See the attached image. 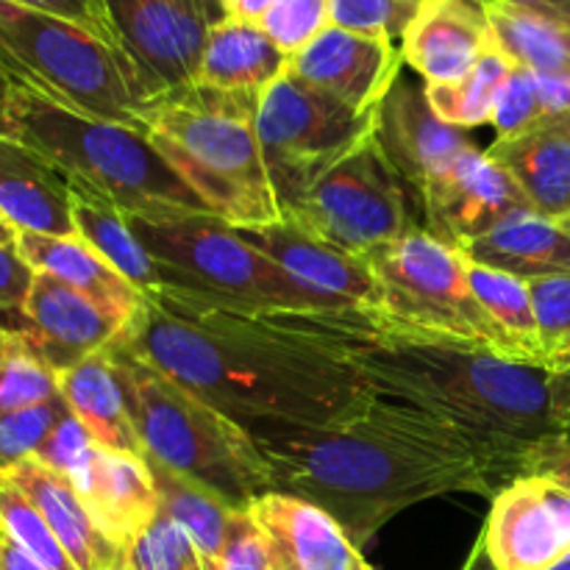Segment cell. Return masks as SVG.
<instances>
[{"instance_id":"cell-14","label":"cell","mask_w":570,"mask_h":570,"mask_svg":"<svg viewBox=\"0 0 570 570\" xmlns=\"http://www.w3.org/2000/svg\"><path fill=\"white\" fill-rule=\"evenodd\" d=\"M0 328L20 340L50 371L65 373L115 345L126 323L59 278L37 273L26 306L3 317Z\"/></svg>"},{"instance_id":"cell-4","label":"cell","mask_w":570,"mask_h":570,"mask_svg":"<svg viewBox=\"0 0 570 570\" xmlns=\"http://www.w3.org/2000/svg\"><path fill=\"white\" fill-rule=\"evenodd\" d=\"M250 95L189 87L159 95L142 134L181 181L234 228L273 226L284 217L256 134Z\"/></svg>"},{"instance_id":"cell-43","label":"cell","mask_w":570,"mask_h":570,"mask_svg":"<svg viewBox=\"0 0 570 570\" xmlns=\"http://www.w3.org/2000/svg\"><path fill=\"white\" fill-rule=\"evenodd\" d=\"M11 3H20L26 9L59 17V20H67L72 26L83 28V31L95 33L104 42L122 48L120 33L115 28V17H111L109 9V0H11Z\"/></svg>"},{"instance_id":"cell-16","label":"cell","mask_w":570,"mask_h":570,"mask_svg":"<svg viewBox=\"0 0 570 570\" xmlns=\"http://www.w3.org/2000/svg\"><path fill=\"white\" fill-rule=\"evenodd\" d=\"M404 67L401 45L328 26L304 50L289 56L287 70L348 109L376 111Z\"/></svg>"},{"instance_id":"cell-41","label":"cell","mask_w":570,"mask_h":570,"mask_svg":"<svg viewBox=\"0 0 570 570\" xmlns=\"http://www.w3.org/2000/svg\"><path fill=\"white\" fill-rule=\"evenodd\" d=\"M540 120H546V115L543 104H540L538 76L523 70V67H512L510 78H507L499 100H495L493 120H490L495 128V139L518 137V134L538 126Z\"/></svg>"},{"instance_id":"cell-48","label":"cell","mask_w":570,"mask_h":570,"mask_svg":"<svg viewBox=\"0 0 570 570\" xmlns=\"http://www.w3.org/2000/svg\"><path fill=\"white\" fill-rule=\"evenodd\" d=\"M557 382V406H560V432H562V449L570 445V367L554 371Z\"/></svg>"},{"instance_id":"cell-1","label":"cell","mask_w":570,"mask_h":570,"mask_svg":"<svg viewBox=\"0 0 570 570\" xmlns=\"http://www.w3.org/2000/svg\"><path fill=\"white\" fill-rule=\"evenodd\" d=\"M248 429L271 465L273 490L323 507L360 549L406 507L449 493L488 495L515 479L476 434L379 393L332 426Z\"/></svg>"},{"instance_id":"cell-33","label":"cell","mask_w":570,"mask_h":570,"mask_svg":"<svg viewBox=\"0 0 570 570\" xmlns=\"http://www.w3.org/2000/svg\"><path fill=\"white\" fill-rule=\"evenodd\" d=\"M512 65L493 48L479 59L465 78L451 83H426V98L434 115L454 128H476L493 120L495 100L510 78Z\"/></svg>"},{"instance_id":"cell-9","label":"cell","mask_w":570,"mask_h":570,"mask_svg":"<svg viewBox=\"0 0 570 570\" xmlns=\"http://www.w3.org/2000/svg\"><path fill=\"white\" fill-rule=\"evenodd\" d=\"M365 262L376 276L384 315L504 356L499 332L468 282L465 250L417 226L367 254Z\"/></svg>"},{"instance_id":"cell-31","label":"cell","mask_w":570,"mask_h":570,"mask_svg":"<svg viewBox=\"0 0 570 570\" xmlns=\"http://www.w3.org/2000/svg\"><path fill=\"white\" fill-rule=\"evenodd\" d=\"M490 28L495 50L512 67L534 76H570V26L538 11L490 0Z\"/></svg>"},{"instance_id":"cell-55","label":"cell","mask_w":570,"mask_h":570,"mask_svg":"<svg viewBox=\"0 0 570 570\" xmlns=\"http://www.w3.org/2000/svg\"><path fill=\"white\" fill-rule=\"evenodd\" d=\"M0 340H3V328H0Z\"/></svg>"},{"instance_id":"cell-53","label":"cell","mask_w":570,"mask_h":570,"mask_svg":"<svg viewBox=\"0 0 570 570\" xmlns=\"http://www.w3.org/2000/svg\"><path fill=\"white\" fill-rule=\"evenodd\" d=\"M462 570H484V566H482V560H479V557L473 554V557H471V562H468V566L462 568ZM551 570H570V554L566 557V560L560 562V566H554Z\"/></svg>"},{"instance_id":"cell-51","label":"cell","mask_w":570,"mask_h":570,"mask_svg":"<svg viewBox=\"0 0 570 570\" xmlns=\"http://www.w3.org/2000/svg\"><path fill=\"white\" fill-rule=\"evenodd\" d=\"M9 98H11V83L6 81V76L0 72V134H6V111H9Z\"/></svg>"},{"instance_id":"cell-29","label":"cell","mask_w":570,"mask_h":570,"mask_svg":"<svg viewBox=\"0 0 570 570\" xmlns=\"http://www.w3.org/2000/svg\"><path fill=\"white\" fill-rule=\"evenodd\" d=\"M72 193V220H76L78 237L98 250L126 282H131L139 293H159L165 287V273L159 262L145 250L134 228L128 226L126 215L109 200L89 195L83 189L70 187Z\"/></svg>"},{"instance_id":"cell-18","label":"cell","mask_w":570,"mask_h":570,"mask_svg":"<svg viewBox=\"0 0 570 570\" xmlns=\"http://www.w3.org/2000/svg\"><path fill=\"white\" fill-rule=\"evenodd\" d=\"M67 479L100 532L122 551L137 543L161 510L159 490L145 456L92 445Z\"/></svg>"},{"instance_id":"cell-37","label":"cell","mask_w":570,"mask_h":570,"mask_svg":"<svg viewBox=\"0 0 570 570\" xmlns=\"http://www.w3.org/2000/svg\"><path fill=\"white\" fill-rule=\"evenodd\" d=\"M65 399L45 401V404L26 406V410L0 415V476L17 468L20 462L33 460L39 445L48 440L56 423L67 415Z\"/></svg>"},{"instance_id":"cell-19","label":"cell","mask_w":570,"mask_h":570,"mask_svg":"<svg viewBox=\"0 0 570 570\" xmlns=\"http://www.w3.org/2000/svg\"><path fill=\"white\" fill-rule=\"evenodd\" d=\"M248 510L265 532L276 570H373L337 518L312 501L271 490Z\"/></svg>"},{"instance_id":"cell-7","label":"cell","mask_w":570,"mask_h":570,"mask_svg":"<svg viewBox=\"0 0 570 570\" xmlns=\"http://www.w3.org/2000/svg\"><path fill=\"white\" fill-rule=\"evenodd\" d=\"M0 72L11 87L139 131L159 98L122 48L11 0H0Z\"/></svg>"},{"instance_id":"cell-5","label":"cell","mask_w":570,"mask_h":570,"mask_svg":"<svg viewBox=\"0 0 570 570\" xmlns=\"http://www.w3.org/2000/svg\"><path fill=\"white\" fill-rule=\"evenodd\" d=\"M106 351L126 393L145 460L170 468L234 507H250V501L271 493V465L248 426L150 365L120 340Z\"/></svg>"},{"instance_id":"cell-50","label":"cell","mask_w":570,"mask_h":570,"mask_svg":"<svg viewBox=\"0 0 570 570\" xmlns=\"http://www.w3.org/2000/svg\"><path fill=\"white\" fill-rule=\"evenodd\" d=\"M273 3L276 0H226V11L228 17H237V20L259 22Z\"/></svg>"},{"instance_id":"cell-49","label":"cell","mask_w":570,"mask_h":570,"mask_svg":"<svg viewBox=\"0 0 570 570\" xmlns=\"http://www.w3.org/2000/svg\"><path fill=\"white\" fill-rule=\"evenodd\" d=\"M504 3L518 6V9L538 11V14L554 17V20H562L570 26V0H504Z\"/></svg>"},{"instance_id":"cell-32","label":"cell","mask_w":570,"mask_h":570,"mask_svg":"<svg viewBox=\"0 0 570 570\" xmlns=\"http://www.w3.org/2000/svg\"><path fill=\"white\" fill-rule=\"evenodd\" d=\"M148 465L150 473H154L156 490H159L161 512L187 532L200 562H204V570H217L234 512L243 510V507L228 504L226 499L215 495L212 490L178 476V473L159 465V462L148 460Z\"/></svg>"},{"instance_id":"cell-3","label":"cell","mask_w":570,"mask_h":570,"mask_svg":"<svg viewBox=\"0 0 570 570\" xmlns=\"http://www.w3.org/2000/svg\"><path fill=\"white\" fill-rule=\"evenodd\" d=\"M273 315L293 334L348 362L373 393L476 434L515 479L562 449L554 371L421 332L367 306Z\"/></svg>"},{"instance_id":"cell-12","label":"cell","mask_w":570,"mask_h":570,"mask_svg":"<svg viewBox=\"0 0 570 570\" xmlns=\"http://www.w3.org/2000/svg\"><path fill=\"white\" fill-rule=\"evenodd\" d=\"M126 53L156 95L189 89L209 31L228 11L220 0H109Z\"/></svg>"},{"instance_id":"cell-54","label":"cell","mask_w":570,"mask_h":570,"mask_svg":"<svg viewBox=\"0 0 570 570\" xmlns=\"http://www.w3.org/2000/svg\"><path fill=\"white\" fill-rule=\"evenodd\" d=\"M415 3H429V0H415Z\"/></svg>"},{"instance_id":"cell-39","label":"cell","mask_w":570,"mask_h":570,"mask_svg":"<svg viewBox=\"0 0 570 570\" xmlns=\"http://www.w3.org/2000/svg\"><path fill=\"white\" fill-rule=\"evenodd\" d=\"M126 566L131 570H204L193 540L161 510L126 551Z\"/></svg>"},{"instance_id":"cell-20","label":"cell","mask_w":570,"mask_h":570,"mask_svg":"<svg viewBox=\"0 0 570 570\" xmlns=\"http://www.w3.org/2000/svg\"><path fill=\"white\" fill-rule=\"evenodd\" d=\"M245 239L271 256L295 282L315 289L340 306H367L379 309V284L362 256L334 248L317 234L306 232L289 217L273 226L239 228Z\"/></svg>"},{"instance_id":"cell-17","label":"cell","mask_w":570,"mask_h":570,"mask_svg":"<svg viewBox=\"0 0 570 570\" xmlns=\"http://www.w3.org/2000/svg\"><path fill=\"white\" fill-rule=\"evenodd\" d=\"M376 137L395 170L417 195L460 156L476 148L462 128L449 126L434 115L426 87L406 81L404 72L379 106Z\"/></svg>"},{"instance_id":"cell-52","label":"cell","mask_w":570,"mask_h":570,"mask_svg":"<svg viewBox=\"0 0 570 570\" xmlns=\"http://www.w3.org/2000/svg\"><path fill=\"white\" fill-rule=\"evenodd\" d=\"M17 237H20V232H17V228L11 226V223L6 220L3 215H0V245H9V248H17Z\"/></svg>"},{"instance_id":"cell-36","label":"cell","mask_w":570,"mask_h":570,"mask_svg":"<svg viewBox=\"0 0 570 570\" xmlns=\"http://www.w3.org/2000/svg\"><path fill=\"white\" fill-rule=\"evenodd\" d=\"M546 371L570 367V276L529 282Z\"/></svg>"},{"instance_id":"cell-30","label":"cell","mask_w":570,"mask_h":570,"mask_svg":"<svg viewBox=\"0 0 570 570\" xmlns=\"http://www.w3.org/2000/svg\"><path fill=\"white\" fill-rule=\"evenodd\" d=\"M468 282L499 332L507 360L518 362V365L543 367V345H540L529 282L493 271V267L476 265L471 259H468Z\"/></svg>"},{"instance_id":"cell-34","label":"cell","mask_w":570,"mask_h":570,"mask_svg":"<svg viewBox=\"0 0 570 570\" xmlns=\"http://www.w3.org/2000/svg\"><path fill=\"white\" fill-rule=\"evenodd\" d=\"M0 534L20 546L26 554L48 570H78L76 562L59 543L53 529L48 527L37 507L14 488L6 476H0Z\"/></svg>"},{"instance_id":"cell-25","label":"cell","mask_w":570,"mask_h":570,"mask_svg":"<svg viewBox=\"0 0 570 570\" xmlns=\"http://www.w3.org/2000/svg\"><path fill=\"white\" fill-rule=\"evenodd\" d=\"M462 250L476 265L523 282L570 276V217H551L534 209L518 212Z\"/></svg>"},{"instance_id":"cell-38","label":"cell","mask_w":570,"mask_h":570,"mask_svg":"<svg viewBox=\"0 0 570 570\" xmlns=\"http://www.w3.org/2000/svg\"><path fill=\"white\" fill-rule=\"evenodd\" d=\"M421 6L415 0H332V26L401 45Z\"/></svg>"},{"instance_id":"cell-45","label":"cell","mask_w":570,"mask_h":570,"mask_svg":"<svg viewBox=\"0 0 570 570\" xmlns=\"http://www.w3.org/2000/svg\"><path fill=\"white\" fill-rule=\"evenodd\" d=\"M37 271L20 256V250L0 245V321L26 306Z\"/></svg>"},{"instance_id":"cell-8","label":"cell","mask_w":570,"mask_h":570,"mask_svg":"<svg viewBox=\"0 0 570 570\" xmlns=\"http://www.w3.org/2000/svg\"><path fill=\"white\" fill-rule=\"evenodd\" d=\"M128 226L165 273V287L198 289L248 309L326 312L343 309L295 282L271 256L248 243L239 228L217 215L159 212L126 215Z\"/></svg>"},{"instance_id":"cell-10","label":"cell","mask_w":570,"mask_h":570,"mask_svg":"<svg viewBox=\"0 0 570 570\" xmlns=\"http://www.w3.org/2000/svg\"><path fill=\"white\" fill-rule=\"evenodd\" d=\"M376 115L348 109L289 70L262 92L256 134L284 215L328 167L376 134Z\"/></svg>"},{"instance_id":"cell-28","label":"cell","mask_w":570,"mask_h":570,"mask_svg":"<svg viewBox=\"0 0 570 570\" xmlns=\"http://www.w3.org/2000/svg\"><path fill=\"white\" fill-rule=\"evenodd\" d=\"M59 393L95 445L117 454L145 456L109 351H100L59 373Z\"/></svg>"},{"instance_id":"cell-44","label":"cell","mask_w":570,"mask_h":570,"mask_svg":"<svg viewBox=\"0 0 570 570\" xmlns=\"http://www.w3.org/2000/svg\"><path fill=\"white\" fill-rule=\"evenodd\" d=\"M92 445L95 443L87 434V429L78 423V417L72 415V412H67V415L56 423L53 432L48 434V440L39 445L33 460L42 462V465L50 468V471L61 473V476H70Z\"/></svg>"},{"instance_id":"cell-46","label":"cell","mask_w":570,"mask_h":570,"mask_svg":"<svg viewBox=\"0 0 570 570\" xmlns=\"http://www.w3.org/2000/svg\"><path fill=\"white\" fill-rule=\"evenodd\" d=\"M529 476H546L549 482H554L557 488L568 490L570 493V445L568 449L554 451V454H549L546 460H540Z\"/></svg>"},{"instance_id":"cell-2","label":"cell","mask_w":570,"mask_h":570,"mask_svg":"<svg viewBox=\"0 0 570 570\" xmlns=\"http://www.w3.org/2000/svg\"><path fill=\"white\" fill-rule=\"evenodd\" d=\"M120 343L243 426H332L365 410L373 390L340 356L276 321L215 295L161 287Z\"/></svg>"},{"instance_id":"cell-22","label":"cell","mask_w":570,"mask_h":570,"mask_svg":"<svg viewBox=\"0 0 570 570\" xmlns=\"http://www.w3.org/2000/svg\"><path fill=\"white\" fill-rule=\"evenodd\" d=\"M0 215L17 232L78 237L67 178L9 134H0Z\"/></svg>"},{"instance_id":"cell-40","label":"cell","mask_w":570,"mask_h":570,"mask_svg":"<svg viewBox=\"0 0 570 570\" xmlns=\"http://www.w3.org/2000/svg\"><path fill=\"white\" fill-rule=\"evenodd\" d=\"M259 26L284 53L295 56L332 26V0H276Z\"/></svg>"},{"instance_id":"cell-35","label":"cell","mask_w":570,"mask_h":570,"mask_svg":"<svg viewBox=\"0 0 570 570\" xmlns=\"http://www.w3.org/2000/svg\"><path fill=\"white\" fill-rule=\"evenodd\" d=\"M59 373L11 334L0 340V415L59 399Z\"/></svg>"},{"instance_id":"cell-21","label":"cell","mask_w":570,"mask_h":570,"mask_svg":"<svg viewBox=\"0 0 570 570\" xmlns=\"http://www.w3.org/2000/svg\"><path fill=\"white\" fill-rule=\"evenodd\" d=\"M490 48V0H429L401 42L404 65L423 83L460 81Z\"/></svg>"},{"instance_id":"cell-15","label":"cell","mask_w":570,"mask_h":570,"mask_svg":"<svg viewBox=\"0 0 570 570\" xmlns=\"http://www.w3.org/2000/svg\"><path fill=\"white\" fill-rule=\"evenodd\" d=\"M426 232L468 248L518 212L534 209L515 178L488 150H468L421 189Z\"/></svg>"},{"instance_id":"cell-23","label":"cell","mask_w":570,"mask_h":570,"mask_svg":"<svg viewBox=\"0 0 570 570\" xmlns=\"http://www.w3.org/2000/svg\"><path fill=\"white\" fill-rule=\"evenodd\" d=\"M6 479L37 507L78 570H117L126 562V551L100 532L70 479L37 460L20 462Z\"/></svg>"},{"instance_id":"cell-56","label":"cell","mask_w":570,"mask_h":570,"mask_svg":"<svg viewBox=\"0 0 570 570\" xmlns=\"http://www.w3.org/2000/svg\"><path fill=\"white\" fill-rule=\"evenodd\" d=\"M220 3H226V0H220Z\"/></svg>"},{"instance_id":"cell-13","label":"cell","mask_w":570,"mask_h":570,"mask_svg":"<svg viewBox=\"0 0 570 570\" xmlns=\"http://www.w3.org/2000/svg\"><path fill=\"white\" fill-rule=\"evenodd\" d=\"M473 554L484 570H551L570 554V493L546 476H518L493 495Z\"/></svg>"},{"instance_id":"cell-27","label":"cell","mask_w":570,"mask_h":570,"mask_svg":"<svg viewBox=\"0 0 570 570\" xmlns=\"http://www.w3.org/2000/svg\"><path fill=\"white\" fill-rule=\"evenodd\" d=\"M17 250L37 273L59 278L76 293L87 295L106 312L131 323L145 306V295L120 276L104 256L89 248L81 237H50V234L20 232Z\"/></svg>"},{"instance_id":"cell-11","label":"cell","mask_w":570,"mask_h":570,"mask_svg":"<svg viewBox=\"0 0 570 570\" xmlns=\"http://www.w3.org/2000/svg\"><path fill=\"white\" fill-rule=\"evenodd\" d=\"M284 217L362 259L417 228L404 178L376 134L328 167Z\"/></svg>"},{"instance_id":"cell-6","label":"cell","mask_w":570,"mask_h":570,"mask_svg":"<svg viewBox=\"0 0 570 570\" xmlns=\"http://www.w3.org/2000/svg\"><path fill=\"white\" fill-rule=\"evenodd\" d=\"M6 134L48 159L70 187L109 200L122 215H215L139 128L81 115L31 89L11 87Z\"/></svg>"},{"instance_id":"cell-26","label":"cell","mask_w":570,"mask_h":570,"mask_svg":"<svg viewBox=\"0 0 570 570\" xmlns=\"http://www.w3.org/2000/svg\"><path fill=\"white\" fill-rule=\"evenodd\" d=\"M287 65L289 56L259 22L226 17L209 31L193 87L262 98V92L287 72Z\"/></svg>"},{"instance_id":"cell-24","label":"cell","mask_w":570,"mask_h":570,"mask_svg":"<svg viewBox=\"0 0 570 570\" xmlns=\"http://www.w3.org/2000/svg\"><path fill=\"white\" fill-rule=\"evenodd\" d=\"M488 156L515 178L534 212L570 217V115L546 117L518 137L495 139Z\"/></svg>"},{"instance_id":"cell-47","label":"cell","mask_w":570,"mask_h":570,"mask_svg":"<svg viewBox=\"0 0 570 570\" xmlns=\"http://www.w3.org/2000/svg\"><path fill=\"white\" fill-rule=\"evenodd\" d=\"M0 570H48L39 566L31 554L20 549L17 543H11L6 534H0Z\"/></svg>"},{"instance_id":"cell-42","label":"cell","mask_w":570,"mask_h":570,"mask_svg":"<svg viewBox=\"0 0 570 570\" xmlns=\"http://www.w3.org/2000/svg\"><path fill=\"white\" fill-rule=\"evenodd\" d=\"M217 570H276L265 532L256 527L248 507L234 512Z\"/></svg>"}]
</instances>
